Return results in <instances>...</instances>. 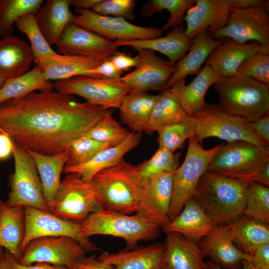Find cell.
<instances>
[{"label": "cell", "instance_id": "1", "mask_svg": "<svg viewBox=\"0 0 269 269\" xmlns=\"http://www.w3.org/2000/svg\"><path fill=\"white\" fill-rule=\"evenodd\" d=\"M111 109L52 90L31 92L0 104V132L17 146L46 155L67 150Z\"/></svg>", "mask_w": 269, "mask_h": 269}, {"label": "cell", "instance_id": "2", "mask_svg": "<svg viewBox=\"0 0 269 269\" xmlns=\"http://www.w3.org/2000/svg\"><path fill=\"white\" fill-rule=\"evenodd\" d=\"M249 183L205 171L192 197L216 226L231 224L243 215Z\"/></svg>", "mask_w": 269, "mask_h": 269}, {"label": "cell", "instance_id": "3", "mask_svg": "<svg viewBox=\"0 0 269 269\" xmlns=\"http://www.w3.org/2000/svg\"><path fill=\"white\" fill-rule=\"evenodd\" d=\"M90 182L103 209L126 214L136 212L144 189L136 165L123 159L97 173Z\"/></svg>", "mask_w": 269, "mask_h": 269}, {"label": "cell", "instance_id": "4", "mask_svg": "<svg viewBox=\"0 0 269 269\" xmlns=\"http://www.w3.org/2000/svg\"><path fill=\"white\" fill-rule=\"evenodd\" d=\"M213 85L225 112L247 122L269 115V85L239 74L220 78Z\"/></svg>", "mask_w": 269, "mask_h": 269}, {"label": "cell", "instance_id": "5", "mask_svg": "<svg viewBox=\"0 0 269 269\" xmlns=\"http://www.w3.org/2000/svg\"><path fill=\"white\" fill-rule=\"evenodd\" d=\"M159 228L138 214H126L102 209L91 214L81 223V234L90 238L94 235H109L123 239L127 249L136 246L139 241L155 239Z\"/></svg>", "mask_w": 269, "mask_h": 269}, {"label": "cell", "instance_id": "6", "mask_svg": "<svg viewBox=\"0 0 269 269\" xmlns=\"http://www.w3.org/2000/svg\"><path fill=\"white\" fill-rule=\"evenodd\" d=\"M269 162V147L260 148L249 142L236 140L221 144L207 171L225 177L254 182Z\"/></svg>", "mask_w": 269, "mask_h": 269}, {"label": "cell", "instance_id": "7", "mask_svg": "<svg viewBox=\"0 0 269 269\" xmlns=\"http://www.w3.org/2000/svg\"><path fill=\"white\" fill-rule=\"evenodd\" d=\"M195 124L193 137L199 142L205 138L216 137L228 142L243 140L260 148L269 147L249 128L245 120L230 115L218 104L206 103L192 116Z\"/></svg>", "mask_w": 269, "mask_h": 269}, {"label": "cell", "instance_id": "8", "mask_svg": "<svg viewBox=\"0 0 269 269\" xmlns=\"http://www.w3.org/2000/svg\"><path fill=\"white\" fill-rule=\"evenodd\" d=\"M12 151L14 170L9 175L10 190L5 204L8 207L20 205L49 211L43 196L40 176L32 156L13 142Z\"/></svg>", "mask_w": 269, "mask_h": 269}, {"label": "cell", "instance_id": "9", "mask_svg": "<svg viewBox=\"0 0 269 269\" xmlns=\"http://www.w3.org/2000/svg\"><path fill=\"white\" fill-rule=\"evenodd\" d=\"M221 144L204 149L195 138H189L187 151L182 164L173 174L169 217L173 220L192 197L200 179Z\"/></svg>", "mask_w": 269, "mask_h": 269}, {"label": "cell", "instance_id": "10", "mask_svg": "<svg viewBox=\"0 0 269 269\" xmlns=\"http://www.w3.org/2000/svg\"><path fill=\"white\" fill-rule=\"evenodd\" d=\"M103 209L90 182L78 175L67 174L55 197L52 213L65 220L82 223L92 213Z\"/></svg>", "mask_w": 269, "mask_h": 269}, {"label": "cell", "instance_id": "11", "mask_svg": "<svg viewBox=\"0 0 269 269\" xmlns=\"http://www.w3.org/2000/svg\"><path fill=\"white\" fill-rule=\"evenodd\" d=\"M56 91L76 95L87 102L105 109L119 108L121 102L132 88L121 78L110 79L86 75L56 81Z\"/></svg>", "mask_w": 269, "mask_h": 269}, {"label": "cell", "instance_id": "12", "mask_svg": "<svg viewBox=\"0 0 269 269\" xmlns=\"http://www.w3.org/2000/svg\"><path fill=\"white\" fill-rule=\"evenodd\" d=\"M86 253L79 243L72 237H42L29 242L18 262L26 265L41 263L75 269Z\"/></svg>", "mask_w": 269, "mask_h": 269}, {"label": "cell", "instance_id": "13", "mask_svg": "<svg viewBox=\"0 0 269 269\" xmlns=\"http://www.w3.org/2000/svg\"><path fill=\"white\" fill-rule=\"evenodd\" d=\"M24 210L25 233L19 248L21 254L29 242L42 237L68 236L77 240L86 253L100 250L90 238L81 235V223L67 220L49 211L31 207H24Z\"/></svg>", "mask_w": 269, "mask_h": 269}, {"label": "cell", "instance_id": "14", "mask_svg": "<svg viewBox=\"0 0 269 269\" xmlns=\"http://www.w3.org/2000/svg\"><path fill=\"white\" fill-rule=\"evenodd\" d=\"M76 10L78 15H74L72 22L109 40L151 39L160 37L163 32L157 27L134 25L122 17L102 15L90 9Z\"/></svg>", "mask_w": 269, "mask_h": 269}, {"label": "cell", "instance_id": "15", "mask_svg": "<svg viewBox=\"0 0 269 269\" xmlns=\"http://www.w3.org/2000/svg\"><path fill=\"white\" fill-rule=\"evenodd\" d=\"M269 7L231 8L226 25L211 35L217 40L229 38L239 43L251 40L269 46Z\"/></svg>", "mask_w": 269, "mask_h": 269}, {"label": "cell", "instance_id": "16", "mask_svg": "<svg viewBox=\"0 0 269 269\" xmlns=\"http://www.w3.org/2000/svg\"><path fill=\"white\" fill-rule=\"evenodd\" d=\"M58 54L78 56L103 61L117 51L114 41L72 22L63 30L55 44Z\"/></svg>", "mask_w": 269, "mask_h": 269}, {"label": "cell", "instance_id": "17", "mask_svg": "<svg viewBox=\"0 0 269 269\" xmlns=\"http://www.w3.org/2000/svg\"><path fill=\"white\" fill-rule=\"evenodd\" d=\"M138 63L135 69L121 79L133 91H163L169 89L167 83L175 69V64L156 56L148 49L135 48Z\"/></svg>", "mask_w": 269, "mask_h": 269}, {"label": "cell", "instance_id": "18", "mask_svg": "<svg viewBox=\"0 0 269 269\" xmlns=\"http://www.w3.org/2000/svg\"><path fill=\"white\" fill-rule=\"evenodd\" d=\"M173 174L156 175L145 182L136 213L163 229L171 220L169 211L171 200Z\"/></svg>", "mask_w": 269, "mask_h": 269}, {"label": "cell", "instance_id": "19", "mask_svg": "<svg viewBox=\"0 0 269 269\" xmlns=\"http://www.w3.org/2000/svg\"><path fill=\"white\" fill-rule=\"evenodd\" d=\"M224 40L206 61L219 79L236 75L241 65L252 55L259 52L269 53V46L258 42L239 43L229 38Z\"/></svg>", "mask_w": 269, "mask_h": 269}, {"label": "cell", "instance_id": "20", "mask_svg": "<svg viewBox=\"0 0 269 269\" xmlns=\"http://www.w3.org/2000/svg\"><path fill=\"white\" fill-rule=\"evenodd\" d=\"M198 244L206 257L223 269H241L243 261H250V255L234 244L227 225L215 226Z\"/></svg>", "mask_w": 269, "mask_h": 269}, {"label": "cell", "instance_id": "21", "mask_svg": "<svg viewBox=\"0 0 269 269\" xmlns=\"http://www.w3.org/2000/svg\"><path fill=\"white\" fill-rule=\"evenodd\" d=\"M231 11L226 0H196L186 12L185 33L190 39L207 29L211 34L227 24Z\"/></svg>", "mask_w": 269, "mask_h": 269}, {"label": "cell", "instance_id": "22", "mask_svg": "<svg viewBox=\"0 0 269 269\" xmlns=\"http://www.w3.org/2000/svg\"><path fill=\"white\" fill-rule=\"evenodd\" d=\"M98 258L114 269H166L165 247L158 243L126 248L117 253L103 252Z\"/></svg>", "mask_w": 269, "mask_h": 269}, {"label": "cell", "instance_id": "23", "mask_svg": "<svg viewBox=\"0 0 269 269\" xmlns=\"http://www.w3.org/2000/svg\"><path fill=\"white\" fill-rule=\"evenodd\" d=\"M141 139V133L131 132L122 142L102 150L90 160L83 164L64 167L63 171L66 174L75 173L84 181L90 182L100 171L115 165L122 161L125 155L136 147Z\"/></svg>", "mask_w": 269, "mask_h": 269}, {"label": "cell", "instance_id": "24", "mask_svg": "<svg viewBox=\"0 0 269 269\" xmlns=\"http://www.w3.org/2000/svg\"><path fill=\"white\" fill-rule=\"evenodd\" d=\"M215 226L197 200L192 197L179 214L162 230L164 232L179 234L187 239L196 242L206 236Z\"/></svg>", "mask_w": 269, "mask_h": 269}, {"label": "cell", "instance_id": "25", "mask_svg": "<svg viewBox=\"0 0 269 269\" xmlns=\"http://www.w3.org/2000/svg\"><path fill=\"white\" fill-rule=\"evenodd\" d=\"M221 42V40L214 38L207 29L197 33L191 38L188 53L175 63L174 71L167 83L168 87L171 88L187 75L197 74L210 54Z\"/></svg>", "mask_w": 269, "mask_h": 269}, {"label": "cell", "instance_id": "26", "mask_svg": "<svg viewBox=\"0 0 269 269\" xmlns=\"http://www.w3.org/2000/svg\"><path fill=\"white\" fill-rule=\"evenodd\" d=\"M165 233L166 269H206V257L196 242L175 232Z\"/></svg>", "mask_w": 269, "mask_h": 269}, {"label": "cell", "instance_id": "27", "mask_svg": "<svg viewBox=\"0 0 269 269\" xmlns=\"http://www.w3.org/2000/svg\"><path fill=\"white\" fill-rule=\"evenodd\" d=\"M33 61L31 47L24 40L11 35L0 40V76L5 80L26 73Z\"/></svg>", "mask_w": 269, "mask_h": 269}, {"label": "cell", "instance_id": "28", "mask_svg": "<svg viewBox=\"0 0 269 269\" xmlns=\"http://www.w3.org/2000/svg\"><path fill=\"white\" fill-rule=\"evenodd\" d=\"M218 79L210 67L205 64L189 84L186 85L185 78H183L170 89L176 96L186 113L192 117L204 107L206 103L205 96L207 90Z\"/></svg>", "mask_w": 269, "mask_h": 269}, {"label": "cell", "instance_id": "29", "mask_svg": "<svg viewBox=\"0 0 269 269\" xmlns=\"http://www.w3.org/2000/svg\"><path fill=\"white\" fill-rule=\"evenodd\" d=\"M117 47L131 46L148 49L159 52L166 56L172 63H175L183 57L191 46V39L185 33L183 26L172 28L163 37L147 40L132 41H114Z\"/></svg>", "mask_w": 269, "mask_h": 269}, {"label": "cell", "instance_id": "30", "mask_svg": "<svg viewBox=\"0 0 269 269\" xmlns=\"http://www.w3.org/2000/svg\"><path fill=\"white\" fill-rule=\"evenodd\" d=\"M70 0H48L36 13L38 26L49 45L55 44L74 16Z\"/></svg>", "mask_w": 269, "mask_h": 269}, {"label": "cell", "instance_id": "31", "mask_svg": "<svg viewBox=\"0 0 269 269\" xmlns=\"http://www.w3.org/2000/svg\"><path fill=\"white\" fill-rule=\"evenodd\" d=\"M25 229L24 206H7L0 199V247L9 252L19 261L22 257L19 248Z\"/></svg>", "mask_w": 269, "mask_h": 269}, {"label": "cell", "instance_id": "32", "mask_svg": "<svg viewBox=\"0 0 269 269\" xmlns=\"http://www.w3.org/2000/svg\"><path fill=\"white\" fill-rule=\"evenodd\" d=\"M102 62L88 57L58 54L39 61L36 66L46 80L58 81L79 75L88 76L87 72Z\"/></svg>", "mask_w": 269, "mask_h": 269}, {"label": "cell", "instance_id": "33", "mask_svg": "<svg viewBox=\"0 0 269 269\" xmlns=\"http://www.w3.org/2000/svg\"><path fill=\"white\" fill-rule=\"evenodd\" d=\"M32 156L42 183L43 196L52 213L55 197L61 183V174L67 159V150L46 155L26 150Z\"/></svg>", "mask_w": 269, "mask_h": 269}, {"label": "cell", "instance_id": "34", "mask_svg": "<svg viewBox=\"0 0 269 269\" xmlns=\"http://www.w3.org/2000/svg\"><path fill=\"white\" fill-rule=\"evenodd\" d=\"M157 97L158 95H151L147 92L131 90L118 108L122 122L132 132H144Z\"/></svg>", "mask_w": 269, "mask_h": 269}, {"label": "cell", "instance_id": "35", "mask_svg": "<svg viewBox=\"0 0 269 269\" xmlns=\"http://www.w3.org/2000/svg\"><path fill=\"white\" fill-rule=\"evenodd\" d=\"M190 118L169 88L158 95L144 132L152 134L162 127L183 122Z\"/></svg>", "mask_w": 269, "mask_h": 269}, {"label": "cell", "instance_id": "36", "mask_svg": "<svg viewBox=\"0 0 269 269\" xmlns=\"http://www.w3.org/2000/svg\"><path fill=\"white\" fill-rule=\"evenodd\" d=\"M227 225L234 244L245 253L251 255L258 247L269 242V225L243 215Z\"/></svg>", "mask_w": 269, "mask_h": 269}, {"label": "cell", "instance_id": "37", "mask_svg": "<svg viewBox=\"0 0 269 269\" xmlns=\"http://www.w3.org/2000/svg\"><path fill=\"white\" fill-rule=\"evenodd\" d=\"M54 84L45 79L38 66L25 74L5 81L0 89V104L24 96L35 90H52Z\"/></svg>", "mask_w": 269, "mask_h": 269}, {"label": "cell", "instance_id": "38", "mask_svg": "<svg viewBox=\"0 0 269 269\" xmlns=\"http://www.w3.org/2000/svg\"><path fill=\"white\" fill-rule=\"evenodd\" d=\"M43 0H0V37L11 35L13 24L29 13H36Z\"/></svg>", "mask_w": 269, "mask_h": 269}, {"label": "cell", "instance_id": "39", "mask_svg": "<svg viewBox=\"0 0 269 269\" xmlns=\"http://www.w3.org/2000/svg\"><path fill=\"white\" fill-rule=\"evenodd\" d=\"M15 24L18 30L24 33L29 39L33 54V61L36 65L43 59L58 54L51 47L42 35L37 23L36 13L26 14Z\"/></svg>", "mask_w": 269, "mask_h": 269}, {"label": "cell", "instance_id": "40", "mask_svg": "<svg viewBox=\"0 0 269 269\" xmlns=\"http://www.w3.org/2000/svg\"><path fill=\"white\" fill-rule=\"evenodd\" d=\"M196 1V0H149L143 6L141 15L150 17L164 9L168 10L170 16L161 28L162 31H165L170 28L182 26L184 14Z\"/></svg>", "mask_w": 269, "mask_h": 269}, {"label": "cell", "instance_id": "41", "mask_svg": "<svg viewBox=\"0 0 269 269\" xmlns=\"http://www.w3.org/2000/svg\"><path fill=\"white\" fill-rule=\"evenodd\" d=\"M180 155V153H173L165 148L158 147L149 159L136 165L143 183L161 173H174L179 166Z\"/></svg>", "mask_w": 269, "mask_h": 269}, {"label": "cell", "instance_id": "42", "mask_svg": "<svg viewBox=\"0 0 269 269\" xmlns=\"http://www.w3.org/2000/svg\"><path fill=\"white\" fill-rule=\"evenodd\" d=\"M243 215L256 222L269 225V187L256 182L249 183Z\"/></svg>", "mask_w": 269, "mask_h": 269}, {"label": "cell", "instance_id": "43", "mask_svg": "<svg viewBox=\"0 0 269 269\" xmlns=\"http://www.w3.org/2000/svg\"><path fill=\"white\" fill-rule=\"evenodd\" d=\"M194 130L192 117L186 121L162 127L157 131L159 147L175 153L187 138L193 136Z\"/></svg>", "mask_w": 269, "mask_h": 269}, {"label": "cell", "instance_id": "44", "mask_svg": "<svg viewBox=\"0 0 269 269\" xmlns=\"http://www.w3.org/2000/svg\"><path fill=\"white\" fill-rule=\"evenodd\" d=\"M112 146L114 145L83 135L74 140L69 146L64 167L76 166L86 163L100 151Z\"/></svg>", "mask_w": 269, "mask_h": 269}, {"label": "cell", "instance_id": "45", "mask_svg": "<svg viewBox=\"0 0 269 269\" xmlns=\"http://www.w3.org/2000/svg\"><path fill=\"white\" fill-rule=\"evenodd\" d=\"M131 132L123 127L111 114L98 122L84 135L93 139L115 145L126 139Z\"/></svg>", "mask_w": 269, "mask_h": 269}, {"label": "cell", "instance_id": "46", "mask_svg": "<svg viewBox=\"0 0 269 269\" xmlns=\"http://www.w3.org/2000/svg\"><path fill=\"white\" fill-rule=\"evenodd\" d=\"M236 74L269 85V53L259 52L249 57L239 67Z\"/></svg>", "mask_w": 269, "mask_h": 269}, {"label": "cell", "instance_id": "47", "mask_svg": "<svg viewBox=\"0 0 269 269\" xmlns=\"http://www.w3.org/2000/svg\"><path fill=\"white\" fill-rule=\"evenodd\" d=\"M135 0H102L92 9L94 12L104 16L122 17L133 21L135 18Z\"/></svg>", "mask_w": 269, "mask_h": 269}, {"label": "cell", "instance_id": "48", "mask_svg": "<svg viewBox=\"0 0 269 269\" xmlns=\"http://www.w3.org/2000/svg\"><path fill=\"white\" fill-rule=\"evenodd\" d=\"M0 269H67L46 263H37L34 265H22L7 251L4 250L0 260Z\"/></svg>", "mask_w": 269, "mask_h": 269}, {"label": "cell", "instance_id": "49", "mask_svg": "<svg viewBox=\"0 0 269 269\" xmlns=\"http://www.w3.org/2000/svg\"><path fill=\"white\" fill-rule=\"evenodd\" d=\"M124 72L119 70L109 59L103 61L95 68L87 72L89 76L110 79H118L121 78Z\"/></svg>", "mask_w": 269, "mask_h": 269}, {"label": "cell", "instance_id": "50", "mask_svg": "<svg viewBox=\"0 0 269 269\" xmlns=\"http://www.w3.org/2000/svg\"><path fill=\"white\" fill-rule=\"evenodd\" d=\"M250 262L259 269H269V242L258 247L250 255Z\"/></svg>", "mask_w": 269, "mask_h": 269}, {"label": "cell", "instance_id": "51", "mask_svg": "<svg viewBox=\"0 0 269 269\" xmlns=\"http://www.w3.org/2000/svg\"><path fill=\"white\" fill-rule=\"evenodd\" d=\"M109 59L120 71H125L136 67L138 63V57H132L125 52L117 51Z\"/></svg>", "mask_w": 269, "mask_h": 269}, {"label": "cell", "instance_id": "52", "mask_svg": "<svg viewBox=\"0 0 269 269\" xmlns=\"http://www.w3.org/2000/svg\"><path fill=\"white\" fill-rule=\"evenodd\" d=\"M247 124L258 136L269 144V115Z\"/></svg>", "mask_w": 269, "mask_h": 269}, {"label": "cell", "instance_id": "53", "mask_svg": "<svg viewBox=\"0 0 269 269\" xmlns=\"http://www.w3.org/2000/svg\"><path fill=\"white\" fill-rule=\"evenodd\" d=\"M75 269H114V267L96 258L95 254L84 257Z\"/></svg>", "mask_w": 269, "mask_h": 269}, {"label": "cell", "instance_id": "54", "mask_svg": "<svg viewBox=\"0 0 269 269\" xmlns=\"http://www.w3.org/2000/svg\"><path fill=\"white\" fill-rule=\"evenodd\" d=\"M230 8L233 9H247L269 4L266 0H226Z\"/></svg>", "mask_w": 269, "mask_h": 269}, {"label": "cell", "instance_id": "55", "mask_svg": "<svg viewBox=\"0 0 269 269\" xmlns=\"http://www.w3.org/2000/svg\"><path fill=\"white\" fill-rule=\"evenodd\" d=\"M13 141L6 134L0 132V160H4L12 154Z\"/></svg>", "mask_w": 269, "mask_h": 269}, {"label": "cell", "instance_id": "56", "mask_svg": "<svg viewBox=\"0 0 269 269\" xmlns=\"http://www.w3.org/2000/svg\"><path fill=\"white\" fill-rule=\"evenodd\" d=\"M102 0H70V4L78 9H90L93 8Z\"/></svg>", "mask_w": 269, "mask_h": 269}, {"label": "cell", "instance_id": "57", "mask_svg": "<svg viewBox=\"0 0 269 269\" xmlns=\"http://www.w3.org/2000/svg\"><path fill=\"white\" fill-rule=\"evenodd\" d=\"M206 269H223L221 267L209 260L205 262ZM241 269H256L250 262L243 261Z\"/></svg>", "mask_w": 269, "mask_h": 269}, {"label": "cell", "instance_id": "58", "mask_svg": "<svg viewBox=\"0 0 269 269\" xmlns=\"http://www.w3.org/2000/svg\"><path fill=\"white\" fill-rule=\"evenodd\" d=\"M5 80L0 76V89L2 87L5 82Z\"/></svg>", "mask_w": 269, "mask_h": 269}, {"label": "cell", "instance_id": "59", "mask_svg": "<svg viewBox=\"0 0 269 269\" xmlns=\"http://www.w3.org/2000/svg\"><path fill=\"white\" fill-rule=\"evenodd\" d=\"M4 249L1 248V247H0V259L1 258V256L2 255V254L3 253V251H4Z\"/></svg>", "mask_w": 269, "mask_h": 269}, {"label": "cell", "instance_id": "60", "mask_svg": "<svg viewBox=\"0 0 269 269\" xmlns=\"http://www.w3.org/2000/svg\"><path fill=\"white\" fill-rule=\"evenodd\" d=\"M256 269H259L256 268Z\"/></svg>", "mask_w": 269, "mask_h": 269}]
</instances>
